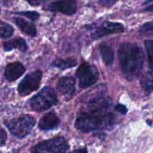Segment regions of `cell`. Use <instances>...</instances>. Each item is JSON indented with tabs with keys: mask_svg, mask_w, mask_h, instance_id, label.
<instances>
[{
	"mask_svg": "<svg viewBox=\"0 0 153 153\" xmlns=\"http://www.w3.org/2000/svg\"><path fill=\"white\" fill-rule=\"evenodd\" d=\"M115 110L117 111L118 112H120L122 114H126L128 111V109H127L126 106H125L124 105L122 104H118L115 106Z\"/></svg>",
	"mask_w": 153,
	"mask_h": 153,
	"instance_id": "cell-23",
	"label": "cell"
},
{
	"mask_svg": "<svg viewBox=\"0 0 153 153\" xmlns=\"http://www.w3.org/2000/svg\"><path fill=\"white\" fill-rule=\"evenodd\" d=\"M7 139V134H6L5 131L3 128H1V131H0V144L1 146H3L4 144Z\"/></svg>",
	"mask_w": 153,
	"mask_h": 153,
	"instance_id": "cell-25",
	"label": "cell"
},
{
	"mask_svg": "<svg viewBox=\"0 0 153 153\" xmlns=\"http://www.w3.org/2000/svg\"><path fill=\"white\" fill-rule=\"evenodd\" d=\"M59 118L55 114V111H50L45 114L39 121L38 127L40 129L44 130H52L57 128L59 125Z\"/></svg>",
	"mask_w": 153,
	"mask_h": 153,
	"instance_id": "cell-12",
	"label": "cell"
},
{
	"mask_svg": "<svg viewBox=\"0 0 153 153\" xmlns=\"http://www.w3.org/2000/svg\"><path fill=\"white\" fill-rule=\"evenodd\" d=\"M25 68L20 62L10 63L4 69V77L8 82H14L25 73Z\"/></svg>",
	"mask_w": 153,
	"mask_h": 153,
	"instance_id": "cell-11",
	"label": "cell"
},
{
	"mask_svg": "<svg viewBox=\"0 0 153 153\" xmlns=\"http://www.w3.org/2000/svg\"><path fill=\"white\" fill-rule=\"evenodd\" d=\"M73 153H88V150L86 148H82V149H76L73 151Z\"/></svg>",
	"mask_w": 153,
	"mask_h": 153,
	"instance_id": "cell-26",
	"label": "cell"
},
{
	"mask_svg": "<svg viewBox=\"0 0 153 153\" xmlns=\"http://www.w3.org/2000/svg\"><path fill=\"white\" fill-rule=\"evenodd\" d=\"M77 64V61L75 60L74 58H65V59H62V58H58L56 59L53 62L52 65L54 67H57V68L60 69V70H67V69L73 68V67H76Z\"/></svg>",
	"mask_w": 153,
	"mask_h": 153,
	"instance_id": "cell-16",
	"label": "cell"
},
{
	"mask_svg": "<svg viewBox=\"0 0 153 153\" xmlns=\"http://www.w3.org/2000/svg\"><path fill=\"white\" fill-rule=\"evenodd\" d=\"M44 9L49 11L60 12L66 15H73L77 11V3L74 0H58L49 3Z\"/></svg>",
	"mask_w": 153,
	"mask_h": 153,
	"instance_id": "cell-9",
	"label": "cell"
},
{
	"mask_svg": "<svg viewBox=\"0 0 153 153\" xmlns=\"http://www.w3.org/2000/svg\"><path fill=\"white\" fill-rule=\"evenodd\" d=\"M122 71L128 80H134L139 74L144 62L141 48L133 43H123L118 49Z\"/></svg>",
	"mask_w": 153,
	"mask_h": 153,
	"instance_id": "cell-2",
	"label": "cell"
},
{
	"mask_svg": "<svg viewBox=\"0 0 153 153\" xmlns=\"http://www.w3.org/2000/svg\"><path fill=\"white\" fill-rule=\"evenodd\" d=\"M68 149L65 138L58 136L39 143L33 147L32 153H64Z\"/></svg>",
	"mask_w": 153,
	"mask_h": 153,
	"instance_id": "cell-5",
	"label": "cell"
},
{
	"mask_svg": "<svg viewBox=\"0 0 153 153\" xmlns=\"http://www.w3.org/2000/svg\"><path fill=\"white\" fill-rule=\"evenodd\" d=\"M144 10H146V11H153V4H150V5H149L148 7H146V8L144 9Z\"/></svg>",
	"mask_w": 153,
	"mask_h": 153,
	"instance_id": "cell-27",
	"label": "cell"
},
{
	"mask_svg": "<svg viewBox=\"0 0 153 153\" xmlns=\"http://www.w3.org/2000/svg\"><path fill=\"white\" fill-rule=\"evenodd\" d=\"M3 48L6 52H10L13 49H18L21 52H24L28 49V45H27L25 39L22 38V37H17L10 41L4 42L3 43Z\"/></svg>",
	"mask_w": 153,
	"mask_h": 153,
	"instance_id": "cell-14",
	"label": "cell"
},
{
	"mask_svg": "<svg viewBox=\"0 0 153 153\" xmlns=\"http://www.w3.org/2000/svg\"><path fill=\"white\" fill-rule=\"evenodd\" d=\"M4 123L13 135L18 138H23L31 132L36 124V120L31 115L23 114L10 120H5Z\"/></svg>",
	"mask_w": 153,
	"mask_h": 153,
	"instance_id": "cell-3",
	"label": "cell"
},
{
	"mask_svg": "<svg viewBox=\"0 0 153 153\" xmlns=\"http://www.w3.org/2000/svg\"><path fill=\"white\" fill-rule=\"evenodd\" d=\"M145 48L149 61V68L150 73L153 74V40H147L145 41Z\"/></svg>",
	"mask_w": 153,
	"mask_h": 153,
	"instance_id": "cell-19",
	"label": "cell"
},
{
	"mask_svg": "<svg viewBox=\"0 0 153 153\" xmlns=\"http://www.w3.org/2000/svg\"><path fill=\"white\" fill-rule=\"evenodd\" d=\"M16 14L22 15V16H26V17L29 18L31 20H36L39 18L40 14L36 11H31V10H28V11H20V12H16Z\"/></svg>",
	"mask_w": 153,
	"mask_h": 153,
	"instance_id": "cell-21",
	"label": "cell"
},
{
	"mask_svg": "<svg viewBox=\"0 0 153 153\" xmlns=\"http://www.w3.org/2000/svg\"><path fill=\"white\" fill-rule=\"evenodd\" d=\"M76 76L79 79V87L82 89H85L98 81L100 73L95 66L84 63L78 69Z\"/></svg>",
	"mask_w": 153,
	"mask_h": 153,
	"instance_id": "cell-6",
	"label": "cell"
},
{
	"mask_svg": "<svg viewBox=\"0 0 153 153\" xmlns=\"http://www.w3.org/2000/svg\"><path fill=\"white\" fill-rule=\"evenodd\" d=\"M124 26L120 22L105 21L99 27H97L91 34V37L94 40L100 39L104 36L115 33H120L123 31Z\"/></svg>",
	"mask_w": 153,
	"mask_h": 153,
	"instance_id": "cell-8",
	"label": "cell"
},
{
	"mask_svg": "<svg viewBox=\"0 0 153 153\" xmlns=\"http://www.w3.org/2000/svg\"><path fill=\"white\" fill-rule=\"evenodd\" d=\"M42 75L40 70H35L27 74L17 87V91L19 95L22 97L28 96L38 89L41 82Z\"/></svg>",
	"mask_w": 153,
	"mask_h": 153,
	"instance_id": "cell-7",
	"label": "cell"
},
{
	"mask_svg": "<svg viewBox=\"0 0 153 153\" xmlns=\"http://www.w3.org/2000/svg\"><path fill=\"white\" fill-rule=\"evenodd\" d=\"M111 102L102 97L90 100L87 108L76 118L75 126L83 133L108 128L114 123V116L109 111Z\"/></svg>",
	"mask_w": 153,
	"mask_h": 153,
	"instance_id": "cell-1",
	"label": "cell"
},
{
	"mask_svg": "<svg viewBox=\"0 0 153 153\" xmlns=\"http://www.w3.org/2000/svg\"><path fill=\"white\" fill-rule=\"evenodd\" d=\"M150 2H153V0H146V1H145L144 2H143V4H149V3Z\"/></svg>",
	"mask_w": 153,
	"mask_h": 153,
	"instance_id": "cell-28",
	"label": "cell"
},
{
	"mask_svg": "<svg viewBox=\"0 0 153 153\" xmlns=\"http://www.w3.org/2000/svg\"><path fill=\"white\" fill-rule=\"evenodd\" d=\"M13 33H14V29L10 24L4 22V21H1V23H0V34H1V38H10L13 36Z\"/></svg>",
	"mask_w": 153,
	"mask_h": 153,
	"instance_id": "cell-17",
	"label": "cell"
},
{
	"mask_svg": "<svg viewBox=\"0 0 153 153\" xmlns=\"http://www.w3.org/2000/svg\"><path fill=\"white\" fill-rule=\"evenodd\" d=\"M57 88L64 100H70L76 92V79L73 76H63L58 80Z\"/></svg>",
	"mask_w": 153,
	"mask_h": 153,
	"instance_id": "cell-10",
	"label": "cell"
},
{
	"mask_svg": "<svg viewBox=\"0 0 153 153\" xmlns=\"http://www.w3.org/2000/svg\"><path fill=\"white\" fill-rule=\"evenodd\" d=\"M140 85L147 94L153 92V74L146 75L142 78Z\"/></svg>",
	"mask_w": 153,
	"mask_h": 153,
	"instance_id": "cell-18",
	"label": "cell"
},
{
	"mask_svg": "<svg viewBox=\"0 0 153 153\" xmlns=\"http://www.w3.org/2000/svg\"><path fill=\"white\" fill-rule=\"evenodd\" d=\"M100 52H101V56L106 66L111 65L113 64L114 55L113 49H111L110 45L105 42L100 43Z\"/></svg>",
	"mask_w": 153,
	"mask_h": 153,
	"instance_id": "cell-15",
	"label": "cell"
},
{
	"mask_svg": "<svg viewBox=\"0 0 153 153\" xmlns=\"http://www.w3.org/2000/svg\"><path fill=\"white\" fill-rule=\"evenodd\" d=\"M140 32L141 34L153 35V22H147L140 27Z\"/></svg>",
	"mask_w": 153,
	"mask_h": 153,
	"instance_id": "cell-20",
	"label": "cell"
},
{
	"mask_svg": "<svg viewBox=\"0 0 153 153\" xmlns=\"http://www.w3.org/2000/svg\"><path fill=\"white\" fill-rule=\"evenodd\" d=\"M29 4L32 6H39L43 3H45L46 1L49 0H25Z\"/></svg>",
	"mask_w": 153,
	"mask_h": 153,
	"instance_id": "cell-24",
	"label": "cell"
},
{
	"mask_svg": "<svg viewBox=\"0 0 153 153\" xmlns=\"http://www.w3.org/2000/svg\"><path fill=\"white\" fill-rule=\"evenodd\" d=\"M58 101V97L54 90L50 87H44L38 94L31 99L30 105L32 110L42 112L56 105Z\"/></svg>",
	"mask_w": 153,
	"mask_h": 153,
	"instance_id": "cell-4",
	"label": "cell"
},
{
	"mask_svg": "<svg viewBox=\"0 0 153 153\" xmlns=\"http://www.w3.org/2000/svg\"><path fill=\"white\" fill-rule=\"evenodd\" d=\"M13 20H14V23L22 32L31 37H34L37 35V29H36L35 25L33 23L28 22L21 17H16L13 19Z\"/></svg>",
	"mask_w": 153,
	"mask_h": 153,
	"instance_id": "cell-13",
	"label": "cell"
},
{
	"mask_svg": "<svg viewBox=\"0 0 153 153\" xmlns=\"http://www.w3.org/2000/svg\"><path fill=\"white\" fill-rule=\"evenodd\" d=\"M118 0H99V2L100 4L105 7H111L115 4V3Z\"/></svg>",
	"mask_w": 153,
	"mask_h": 153,
	"instance_id": "cell-22",
	"label": "cell"
}]
</instances>
